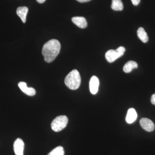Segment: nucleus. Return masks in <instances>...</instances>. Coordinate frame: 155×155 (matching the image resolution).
I'll return each mask as SVG.
<instances>
[{
    "mask_svg": "<svg viewBox=\"0 0 155 155\" xmlns=\"http://www.w3.org/2000/svg\"><path fill=\"white\" fill-rule=\"evenodd\" d=\"M61 49V43L58 40H51L46 43L42 50L45 61L48 63L52 62L59 54Z\"/></svg>",
    "mask_w": 155,
    "mask_h": 155,
    "instance_id": "1",
    "label": "nucleus"
},
{
    "mask_svg": "<svg viewBox=\"0 0 155 155\" xmlns=\"http://www.w3.org/2000/svg\"><path fill=\"white\" fill-rule=\"evenodd\" d=\"M142 127L148 132H151L155 129V125L153 122L147 118H142L140 121Z\"/></svg>",
    "mask_w": 155,
    "mask_h": 155,
    "instance_id": "5",
    "label": "nucleus"
},
{
    "mask_svg": "<svg viewBox=\"0 0 155 155\" xmlns=\"http://www.w3.org/2000/svg\"><path fill=\"white\" fill-rule=\"evenodd\" d=\"M132 2V4L134 5L137 6L138 5L140 2V0H131Z\"/></svg>",
    "mask_w": 155,
    "mask_h": 155,
    "instance_id": "16",
    "label": "nucleus"
},
{
    "mask_svg": "<svg viewBox=\"0 0 155 155\" xmlns=\"http://www.w3.org/2000/svg\"><path fill=\"white\" fill-rule=\"evenodd\" d=\"M76 1L80 3H85L90 2V1H91V0H76Z\"/></svg>",
    "mask_w": 155,
    "mask_h": 155,
    "instance_id": "18",
    "label": "nucleus"
},
{
    "mask_svg": "<svg viewBox=\"0 0 155 155\" xmlns=\"http://www.w3.org/2000/svg\"><path fill=\"white\" fill-rule=\"evenodd\" d=\"M66 86L72 90L79 88L81 82V78L79 72L76 69H74L69 72L65 78L64 81Z\"/></svg>",
    "mask_w": 155,
    "mask_h": 155,
    "instance_id": "2",
    "label": "nucleus"
},
{
    "mask_svg": "<svg viewBox=\"0 0 155 155\" xmlns=\"http://www.w3.org/2000/svg\"><path fill=\"white\" fill-rule=\"evenodd\" d=\"M36 1L42 4V3H44L45 2L46 0H36Z\"/></svg>",
    "mask_w": 155,
    "mask_h": 155,
    "instance_id": "19",
    "label": "nucleus"
},
{
    "mask_svg": "<svg viewBox=\"0 0 155 155\" xmlns=\"http://www.w3.org/2000/svg\"><path fill=\"white\" fill-rule=\"evenodd\" d=\"M137 114L135 109L134 108H130L127 111L125 120L128 124H132L135 122L137 119Z\"/></svg>",
    "mask_w": 155,
    "mask_h": 155,
    "instance_id": "9",
    "label": "nucleus"
},
{
    "mask_svg": "<svg viewBox=\"0 0 155 155\" xmlns=\"http://www.w3.org/2000/svg\"><path fill=\"white\" fill-rule=\"evenodd\" d=\"M151 102L153 104L155 105V94L152 96L151 98Z\"/></svg>",
    "mask_w": 155,
    "mask_h": 155,
    "instance_id": "17",
    "label": "nucleus"
},
{
    "mask_svg": "<svg viewBox=\"0 0 155 155\" xmlns=\"http://www.w3.org/2000/svg\"><path fill=\"white\" fill-rule=\"evenodd\" d=\"M111 8L114 11H121L123 9V5L121 0H112Z\"/></svg>",
    "mask_w": 155,
    "mask_h": 155,
    "instance_id": "14",
    "label": "nucleus"
},
{
    "mask_svg": "<svg viewBox=\"0 0 155 155\" xmlns=\"http://www.w3.org/2000/svg\"><path fill=\"white\" fill-rule=\"evenodd\" d=\"M137 34L138 37L143 42L147 43L148 41L149 37L144 28L142 27H140L137 31Z\"/></svg>",
    "mask_w": 155,
    "mask_h": 155,
    "instance_id": "13",
    "label": "nucleus"
},
{
    "mask_svg": "<svg viewBox=\"0 0 155 155\" xmlns=\"http://www.w3.org/2000/svg\"><path fill=\"white\" fill-rule=\"evenodd\" d=\"M24 143L21 138H17L14 143V150L16 155H23Z\"/></svg>",
    "mask_w": 155,
    "mask_h": 155,
    "instance_id": "6",
    "label": "nucleus"
},
{
    "mask_svg": "<svg viewBox=\"0 0 155 155\" xmlns=\"http://www.w3.org/2000/svg\"><path fill=\"white\" fill-rule=\"evenodd\" d=\"M99 80L96 76H93L91 78L89 82V88L92 94H96L98 91L99 86Z\"/></svg>",
    "mask_w": 155,
    "mask_h": 155,
    "instance_id": "7",
    "label": "nucleus"
},
{
    "mask_svg": "<svg viewBox=\"0 0 155 155\" xmlns=\"http://www.w3.org/2000/svg\"><path fill=\"white\" fill-rule=\"evenodd\" d=\"M72 22L77 25L78 27L81 28H86L87 27L86 19L84 17H73L72 19Z\"/></svg>",
    "mask_w": 155,
    "mask_h": 155,
    "instance_id": "10",
    "label": "nucleus"
},
{
    "mask_svg": "<svg viewBox=\"0 0 155 155\" xmlns=\"http://www.w3.org/2000/svg\"><path fill=\"white\" fill-rule=\"evenodd\" d=\"M125 51V48L122 46L119 47L116 50H109L105 54L106 60L109 63H113L117 59L123 56Z\"/></svg>",
    "mask_w": 155,
    "mask_h": 155,
    "instance_id": "4",
    "label": "nucleus"
},
{
    "mask_svg": "<svg viewBox=\"0 0 155 155\" xmlns=\"http://www.w3.org/2000/svg\"><path fill=\"white\" fill-rule=\"evenodd\" d=\"M64 154L65 152L64 148L61 146H59L54 149L48 155H64Z\"/></svg>",
    "mask_w": 155,
    "mask_h": 155,
    "instance_id": "15",
    "label": "nucleus"
},
{
    "mask_svg": "<svg viewBox=\"0 0 155 155\" xmlns=\"http://www.w3.org/2000/svg\"><path fill=\"white\" fill-rule=\"evenodd\" d=\"M68 122V119L67 116H58L51 123V127L54 131L59 132L66 127Z\"/></svg>",
    "mask_w": 155,
    "mask_h": 155,
    "instance_id": "3",
    "label": "nucleus"
},
{
    "mask_svg": "<svg viewBox=\"0 0 155 155\" xmlns=\"http://www.w3.org/2000/svg\"><path fill=\"white\" fill-rule=\"evenodd\" d=\"M18 86L23 93L29 96H33L36 94L35 89L33 87H27V84L25 82H19Z\"/></svg>",
    "mask_w": 155,
    "mask_h": 155,
    "instance_id": "8",
    "label": "nucleus"
},
{
    "mask_svg": "<svg viewBox=\"0 0 155 155\" xmlns=\"http://www.w3.org/2000/svg\"><path fill=\"white\" fill-rule=\"evenodd\" d=\"M138 67L137 63L135 61H129L127 62L123 68V71L125 73H130L133 69H136Z\"/></svg>",
    "mask_w": 155,
    "mask_h": 155,
    "instance_id": "12",
    "label": "nucleus"
},
{
    "mask_svg": "<svg viewBox=\"0 0 155 155\" xmlns=\"http://www.w3.org/2000/svg\"><path fill=\"white\" fill-rule=\"evenodd\" d=\"M28 12V8L26 7H19L17 10V15L22 19V22H26V16Z\"/></svg>",
    "mask_w": 155,
    "mask_h": 155,
    "instance_id": "11",
    "label": "nucleus"
}]
</instances>
